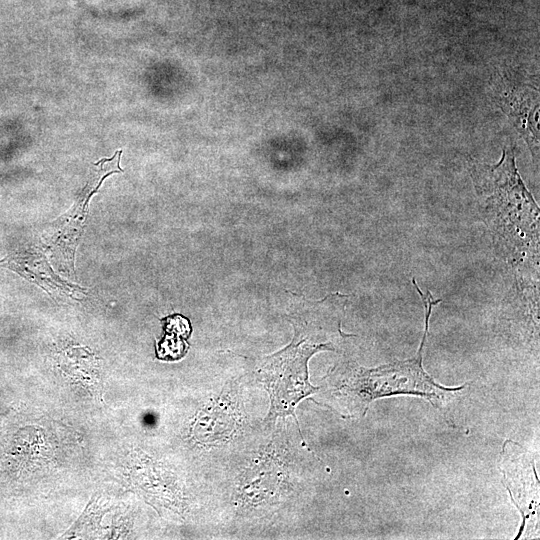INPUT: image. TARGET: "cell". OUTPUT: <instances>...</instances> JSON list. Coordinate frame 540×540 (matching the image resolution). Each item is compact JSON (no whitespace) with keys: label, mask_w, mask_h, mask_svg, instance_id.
I'll list each match as a JSON object with an SVG mask.
<instances>
[{"label":"cell","mask_w":540,"mask_h":540,"mask_svg":"<svg viewBox=\"0 0 540 540\" xmlns=\"http://www.w3.org/2000/svg\"><path fill=\"white\" fill-rule=\"evenodd\" d=\"M425 333L418 355L413 359L374 369H357L342 387L357 395L366 407L375 398L394 394H416L425 396L433 404L440 402L448 393L464 388L442 387L422 368V349L428 331V322L432 307L426 306Z\"/></svg>","instance_id":"obj_2"},{"label":"cell","mask_w":540,"mask_h":540,"mask_svg":"<svg viewBox=\"0 0 540 540\" xmlns=\"http://www.w3.org/2000/svg\"><path fill=\"white\" fill-rule=\"evenodd\" d=\"M333 349L330 343L310 341L295 326L292 342L267 357L259 369L260 380L270 395L269 417L295 416L297 403L318 390L308 381L309 358L318 351Z\"/></svg>","instance_id":"obj_1"},{"label":"cell","mask_w":540,"mask_h":540,"mask_svg":"<svg viewBox=\"0 0 540 540\" xmlns=\"http://www.w3.org/2000/svg\"><path fill=\"white\" fill-rule=\"evenodd\" d=\"M501 467L505 485L523 515V525L531 518L538 520L539 482L532 457L517 443L508 440L503 446Z\"/></svg>","instance_id":"obj_3"}]
</instances>
